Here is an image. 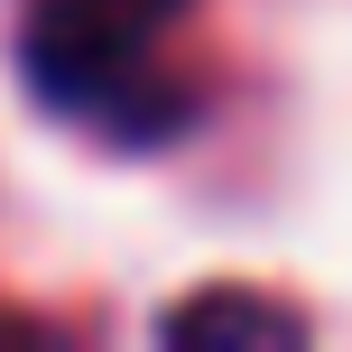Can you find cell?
<instances>
[{"label": "cell", "instance_id": "6da1fadb", "mask_svg": "<svg viewBox=\"0 0 352 352\" xmlns=\"http://www.w3.org/2000/svg\"><path fill=\"white\" fill-rule=\"evenodd\" d=\"M195 0H28L19 84L65 130L111 148H176L204 111V84L176 74V28Z\"/></svg>", "mask_w": 352, "mask_h": 352}, {"label": "cell", "instance_id": "7a4b0ae2", "mask_svg": "<svg viewBox=\"0 0 352 352\" xmlns=\"http://www.w3.org/2000/svg\"><path fill=\"white\" fill-rule=\"evenodd\" d=\"M167 334L176 343H306V316L297 306H278V297H250V287H204V297H186V306H167Z\"/></svg>", "mask_w": 352, "mask_h": 352}]
</instances>
